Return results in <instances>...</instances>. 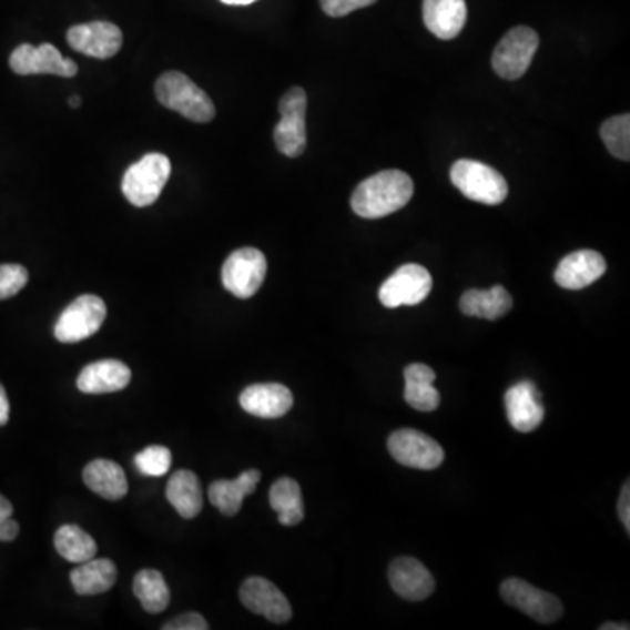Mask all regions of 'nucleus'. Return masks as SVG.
<instances>
[{"label":"nucleus","mask_w":630,"mask_h":630,"mask_svg":"<svg viewBox=\"0 0 630 630\" xmlns=\"http://www.w3.org/2000/svg\"><path fill=\"white\" fill-rule=\"evenodd\" d=\"M411 196L414 181L410 175L402 171H382L354 190L350 205L359 217L380 220L405 207Z\"/></svg>","instance_id":"1"},{"label":"nucleus","mask_w":630,"mask_h":630,"mask_svg":"<svg viewBox=\"0 0 630 630\" xmlns=\"http://www.w3.org/2000/svg\"><path fill=\"white\" fill-rule=\"evenodd\" d=\"M154 93L163 108L179 112L186 120L209 123L216 118L211 96L183 72L169 71L160 75L154 84Z\"/></svg>","instance_id":"2"},{"label":"nucleus","mask_w":630,"mask_h":630,"mask_svg":"<svg viewBox=\"0 0 630 630\" xmlns=\"http://www.w3.org/2000/svg\"><path fill=\"white\" fill-rule=\"evenodd\" d=\"M171 172V160L165 154H145L125 172L121 183L123 195L135 207H150L162 195Z\"/></svg>","instance_id":"3"},{"label":"nucleus","mask_w":630,"mask_h":630,"mask_svg":"<svg viewBox=\"0 0 630 630\" xmlns=\"http://www.w3.org/2000/svg\"><path fill=\"white\" fill-rule=\"evenodd\" d=\"M454 186L478 204L499 205L508 196V183L492 166L475 160H459L450 171Z\"/></svg>","instance_id":"4"},{"label":"nucleus","mask_w":630,"mask_h":630,"mask_svg":"<svg viewBox=\"0 0 630 630\" xmlns=\"http://www.w3.org/2000/svg\"><path fill=\"white\" fill-rule=\"evenodd\" d=\"M281 121L275 125L274 141L278 153L287 158L302 156L307 148V93L299 87L284 93L278 104Z\"/></svg>","instance_id":"5"},{"label":"nucleus","mask_w":630,"mask_h":630,"mask_svg":"<svg viewBox=\"0 0 630 630\" xmlns=\"http://www.w3.org/2000/svg\"><path fill=\"white\" fill-rule=\"evenodd\" d=\"M266 270L268 263L262 251L254 247L233 251L221 270L224 289L236 298H253L265 283Z\"/></svg>","instance_id":"6"},{"label":"nucleus","mask_w":630,"mask_h":630,"mask_svg":"<svg viewBox=\"0 0 630 630\" xmlns=\"http://www.w3.org/2000/svg\"><path fill=\"white\" fill-rule=\"evenodd\" d=\"M105 315L104 299L95 295L79 296L60 314L54 324V336L62 344H79L102 328Z\"/></svg>","instance_id":"7"},{"label":"nucleus","mask_w":630,"mask_h":630,"mask_svg":"<svg viewBox=\"0 0 630 630\" xmlns=\"http://www.w3.org/2000/svg\"><path fill=\"white\" fill-rule=\"evenodd\" d=\"M538 48L539 35L531 27H515L494 50L492 69L508 81L520 79L531 67Z\"/></svg>","instance_id":"8"},{"label":"nucleus","mask_w":630,"mask_h":630,"mask_svg":"<svg viewBox=\"0 0 630 630\" xmlns=\"http://www.w3.org/2000/svg\"><path fill=\"white\" fill-rule=\"evenodd\" d=\"M433 287L431 274L424 266H399L378 291L382 305L387 308H398L403 305H419L429 296Z\"/></svg>","instance_id":"9"},{"label":"nucleus","mask_w":630,"mask_h":630,"mask_svg":"<svg viewBox=\"0 0 630 630\" xmlns=\"http://www.w3.org/2000/svg\"><path fill=\"white\" fill-rule=\"evenodd\" d=\"M387 448L399 465L423 469V471H431L441 466L445 460L441 445L433 440L431 436L415 431V429H399L393 433L387 441Z\"/></svg>","instance_id":"10"},{"label":"nucleus","mask_w":630,"mask_h":630,"mask_svg":"<svg viewBox=\"0 0 630 630\" xmlns=\"http://www.w3.org/2000/svg\"><path fill=\"white\" fill-rule=\"evenodd\" d=\"M501 598L539 623L556 622L565 613L562 602L553 593L536 589L531 583L519 578H508L502 581Z\"/></svg>","instance_id":"11"},{"label":"nucleus","mask_w":630,"mask_h":630,"mask_svg":"<svg viewBox=\"0 0 630 630\" xmlns=\"http://www.w3.org/2000/svg\"><path fill=\"white\" fill-rule=\"evenodd\" d=\"M9 67L18 75L53 74L74 78L78 74L74 60L63 59L62 53L48 42L41 47L21 44L9 57Z\"/></svg>","instance_id":"12"},{"label":"nucleus","mask_w":630,"mask_h":630,"mask_svg":"<svg viewBox=\"0 0 630 630\" xmlns=\"http://www.w3.org/2000/svg\"><path fill=\"white\" fill-rule=\"evenodd\" d=\"M67 42L78 53L96 60H108L120 53L123 33L120 27L109 21H92L71 27L67 32Z\"/></svg>","instance_id":"13"},{"label":"nucleus","mask_w":630,"mask_h":630,"mask_svg":"<svg viewBox=\"0 0 630 630\" xmlns=\"http://www.w3.org/2000/svg\"><path fill=\"white\" fill-rule=\"evenodd\" d=\"M241 601L247 610L274 623H286L293 617L289 601L272 581L251 577L242 583Z\"/></svg>","instance_id":"14"},{"label":"nucleus","mask_w":630,"mask_h":630,"mask_svg":"<svg viewBox=\"0 0 630 630\" xmlns=\"http://www.w3.org/2000/svg\"><path fill=\"white\" fill-rule=\"evenodd\" d=\"M505 407L508 420L517 431L531 433L543 423L545 408L541 405V393L535 382L522 380L506 390Z\"/></svg>","instance_id":"15"},{"label":"nucleus","mask_w":630,"mask_h":630,"mask_svg":"<svg viewBox=\"0 0 630 630\" xmlns=\"http://www.w3.org/2000/svg\"><path fill=\"white\" fill-rule=\"evenodd\" d=\"M389 581L394 592L407 601H424L435 592V578L426 566L414 557H399L389 566Z\"/></svg>","instance_id":"16"},{"label":"nucleus","mask_w":630,"mask_h":630,"mask_svg":"<svg viewBox=\"0 0 630 630\" xmlns=\"http://www.w3.org/2000/svg\"><path fill=\"white\" fill-rule=\"evenodd\" d=\"M606 274V260L596 251H577L560 260L556 283L565 289L578 291L589 287Z\"/></svg>","instance_id":"17"},{"label":"nucleus","mask_w":630,"mask_h":630,"mask_svg":"<svg viewBox=\"0 0 630 630\" xmlns=\"http://www.w3.org/2000/svg\"><path fill=\"white\" fill-rule=\"evenodd\" d=\"M241 407L262 419H278L293 408V393L283 384H254L241 394Z\"/></svg>","instance_id":"18"},{"label":"nucleus","mask_w":630,"mask_h":630,"mask_svg":"<svg viewBox=\"0 0 630 630\" xmlns=\"http://www.w3.org/2000/svg\"><path fill=\"white\" fill-rule=\"evenodd\" d=\"M424 26L427 30L444 41H450L459 35L468 20L466 0H424Z\"/></svg>","instance_id":"19"},{"label":"nucleus","mask_w":630,"mask_h":630,"mask_svg":"<svg viewBox=\"0 0 630 630\" xmlns=\"http://www.w3.org/2000/svg\"><path fill=\"white\" fill-rule=\"evenodd\" d=\"M132 380L129 366L118 359H102L84 366L78 377V389L84 394H109L125 389Z\"/></svg>","instance_id":"20"},{"label":"nucleus","mask_w":630,"mask_h":630,"mask_svg":"<svg viewBox=\"0 0 630 630\" xmlns=\"http://www.w3.org/2000/svg\"><path fill=\"white\" fill-rule=\"evenodd\" d=\"M262 480V472L257 469H247L235 480H216L209 487V501L216 506L221 514L233 517L238 514L245 496L256 490Z\"/></svg>","instance_id":"21"},{"label":"nucleus","mask_w":630,"mask_h":630,"mask_svg":"<svg viewBox=\"0 0 630 630\" xmlns=\"http://www.w3.org/2000/svg\"><path fill=\"white\" fill-rule=\"evenodd\" d=\"M83 480L88 489L109 501H120L129 492L125 471L114 460H92L84 468Z\"/></svg>","instance_id":"22"},{"label":"nucleus","mask_w":630,"mask_h":630,"mask_svg":"<svg viewBox=\"0 0 630 630\" xmlns=\"http://www.w3.org/2000/svg\"><path fill=\"white\" fill-rule=\"evenodd\" d=\"M459 308L469 317L498 321L514 308V298L502 286H494L487 291L469 289L460 296Z\"/></svg>","instance_id":"23"},{"label":"nucleus","mask_w":630,"mask_h":630,"mask_svg":"<svg viewBox=\"0 0 630 630\" xmlns=\"http://www.w3.org/2000/svg\"><path fill=\"white\" fill-rule=\"evenodd\" d=\"M118 578L116 565L111 559H93L81 562L72 569V589L79 596H96L114 587Z\"/></svg>","instance_id":"24"},{"label":"nucleus","mask_w":630,"mask_h":630,"mask_svg":"<svg viewBox=\"0 0 630 630\" xmlns=\"http://www.w3.org/2000/svg\"><path fill=\"white\" fill-rule=\"evenodd\" d=\"M166 499L183 519H195L204 506V494L195 472L190 469L175 471L166 486Z\"/></svg>","instance_id":"25"},{"label":"nucleus","mask_w":630,"mask_h":630,"mask_svg":"<svg viewBox=\"0 0 630 630\" xmlns=\"http://www.w3.org/2000/svg\"><path fill=\"white\" fill-rule=\"evenodd\" d=\"M436 374L420 363L405 368V402L414 410L433 411L440 405V393L435 389Z\"/></svg>","instance_id":"26"},{"label":"nucleus","mask_w":630,"mask_h":630,"mask_svg":"<svg viewBox=\"0 0 630 630\" xmlns=\"http://www.w3.org/2000/svg\"><path fill=\"white\" fill-rule=\"evenodd\" d=\"M270 506L274 508L278 522L283 526H298L305 517L298 481L287 477L278 478L270 489Z\"/></svg>","instance_id":"27"},{"label":"nucleus","mask_w":630,"mask_h":630,"mask_svg":"<svg viewBox=\"0 0 630 630\" xmlns=\"http://www.w3.org/2000/svg\"><path fill=\"white\" fill-rule=\"evenodd\" d=\"M133 593L148 613L156 614L171 604V590L162 572L156 569H142L133 578Z\"/></svg>","instance_id":"28"},{"label":"nucleus","mask_w":630,"mask_h":630,"mask_svg":"<svg viewBox=\"0 0 630 630\" xmlns=\"http://www.w3.org/2000/svg\"><path fill=\"white\" fill-rule=\"evenodd\" d=\"M54 548L63 559L72 565H81L93 559L96 553L95 539L74 524H65L54 532Z\"/></svg>","instance_id":"29"},{"label":"nucleus","mask_w":630,"mask_h":630,"mask_svg":"<svg viewBox=\"0 0 630 630\" xmlns=\"http://www.w3.org/2000/svg\"><path fill=\"white\" fill-rule=\"evenodd\" d=\"M601 139L606 148L618 160L629 162L630 160V116L629 114H620V116L606 120L601 126Z\"/></svg>","instance_id":"30"},{"label":"nucleus","mask_w":630,"mask_h":630,"mask_svg":"<svg viewBox=\"0 0 630 630\" xmlns=\"http://www.w3.org/2000/svg\"><path fill=\"white\" fill-rule=\"evenodd\" d=\"M135 466L142 475L148 477H163L172 466V453L162 445L148 447L135 456Z\"/></svg>","instance_id":"31"},{"label":"nucleus","mask_w":630,"mask_h":630,"mask_svg":"<svg viewBox=\"0 0 630 630\" xmlns=\"http://www.w3.org/2000/svg\"><path fill=\"white\" fill-rule=\"evenodd\" d=\"M29 283V272L21 265H0V299L13 298Z\"/></svg>","instance_id":"32"},{"label":"nucleus","mask_w":630,"mask_h":630,"mask_svg":"<svg viewBox=\"0 0 630 630\" xmlns=\"http://www.w3.org/2000/svg\"><path fill=\"white\" fill-rule=\"evenodd\" d=\"M324 13L332 18L347 17L357 9L369 8L377 0H319Z\"/></svg>","instance_id":"33"},{"label":"nucleus","mask_w":630,"mask_h":630,"mask_svg":"<svg viewBox=\"0 0 630 630\" xmlns=\"http://www.w3.org/2000/svg\"><path fill=\"white\" fill-rule=\"evenodd\" d=\"M209 623L202 614L184 613L175 617L171 622L163 626V630H207Z\"/></svg>","instance_id":"34"},{"label":"nucleus","mask_w":630,"mask_h":630,"mask_svg":"<svg viewBox=\"0 0 630 630\" xmlns=\"http://www.w3.org/2000/svg\"><path fill=\"white\" fill-rule=\"evenodd\" d=\"M630 492L629 481L623 486L622 494H620V501H618V517L626 526V531L630 532Z\"/></svg>","instance_id":"35"},{"label":"nucleus","mask_w":630,"mask_h":630,"mask_svg":"<svg viewBox=\"0 0 630 630\" xmlns=\"http://www.w3.org/2000/svg\"><path fill=\"white\" fill-rule=\"evenodd\" d=\"M20 535V526L17 520L8 519L0 520V541H13Z\"/></svg>","instance_id":"36"},{"label":"nucleus","mask_w":630,"mask_h":630,"mask_svg":"<svg viewBox=\"0 0 630 630\" xmlns=\"http://www.w3.org/2000/svg\"><path fill=\"white\" fill-rule=\"evenodd\" d=\"M9 423V399L4 386L0 384V426Z\"/></svg>","instance_id":"37"},{"label":"nucleus","mask_w":630,"mask_h":630,"mask_svg":"<svg viewBox=\"0 0 630 630\" xmlns=\"http://www.w3.org/2000/svg\"><path fill=\"white\" fill-rule=\"evenodd\" d=\"M8 517H13V505L0 494V520L8 519Z\"/></svg>","instance_id":"38"},{"label":"nucleus","mask_w":630,"mask_h":630,"mask_svg":"<svg viewBox=\"0 0 630 630\" xmlns=\"http://www.w3.org/2000/svg\"><path fill=\"white\" fill-rule=\"evenodd\" d=\"M221 2L228 6H250L256 2V0H221Z\"/></svg>","instance_id":"39"},{"label":"nucleus","mask_w":630,"mask_h":630,"mask_svg":"<svg viewBox=\"0 0 630 630\" xmlns=\"http://www.w3.org/2000/svg\"><path fill=\"white\" fill-rule=\"evenodd\" d=\"M613 629L627 630L629 629V626H613V623H606V626H601V630H613Z\"/></svg>","instance_id":"40"},{"label":"nucleus","mask_w":630,"mask_h":630,"mask_svg":"<svg viewBox=\"0 0 630 630\" xmlns=\"http://www.w3.org/2000/svg\"><path fill=\"white\" fill-rule=\"evenodd\" d=\"M69 105H71V108L78 109L79 105H81V99H79V96H71V99H69Z\"/></svg>","instance_id":"41"}]
</instances>
